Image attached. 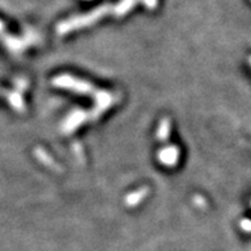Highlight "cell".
I'll return each mask as SVG.
<instances>
[{
    "label": "cell",
    "mask_w": 251,
    "mask_h": 251,
    "mask_svg": "<svg viewBox=\"0 0 251 251\" xmlns=\"http://www.w3.org/2000/svg\"><path fill=\"white\" fill-rule=\"evenodd\" d=\"M179 151L176 146H165L159 152V160L165 165H175L178 160Z\"/></svg>",
    "instance_id": "cell-3"
},
{
    "label": "cell",
    "mask_w": 251,
    "mask_h": 251,
    "mask_svg": "<svg viewBox=\"0 0 251 251\" xmlns=\"http://www.w3.org/2000/svg\"><path fill=\"white\" fill-rule=\"evenodd\" d=\"M169 131H171V126H169V121L167 118L162 119L159 123L158 132L156 136L160 141H167L169 139Z\"/></svg>",
    "instance_id": "cell-5"
},
{
    "label": "cell",
    "mask_w": 251,
    "mask_h": 251,
    "mask_svg": "<svg viewBox=\"0 0 251 251\" xmlns=\"http://www.w3.org/2000/svg\"><path fill=\"white\" fill-rule=\"evenodd\" d=\"M108 13L114 14V7H110V5H100L96 9L91 10L90 13L85 14V16H78L73 17L70 20L63 21L60 22L56 31L60 35H66V33L71 32L73 30H78V28H82V27H87L94 25L95 22H98L99 20H101L102 17L108 16Z\"/></svg>",
    "instance_id": "cell-2"
},
{
    "label": "cell",
    "mask_w": 251,
    "mask_h": 251,
    "mask_svg": "<svg viewBox=\"0 0 251 251\" xmlns=\"http://www.w3.org/2000/svg\"><path fill=\"white\" fill-rule=\"evenodd\" d=\"M146 195H148V190L144 187V188H141V190H139V191L132 192L131 195L127 196V199H126V202H127L128 205H131V206H133V205L139 204V202L141 201L142 199L145 198Z\"/></svg>",
    "instance_id": "cell-6"
},
{
    "label": "cell",
    "mask_w": 251,
    "mask_h": 251,
    "mask_svg": "<svg viewBox=\"0 0 251 251\" xmlns=\"http://www.w3.org/2000/svg\"><path fill=\"white\" fill-rule=\"evenodd\" d=\"M54 85L58 87H63V89L72 90V91L81 94V95H90L91 98H94L96 101L95 110L99 112L100 114L105 112L112 104L117 101L116 96L112 95V94L96 89L91 83L86 82L83 79L75 78L70 75H62V76L56 77L54 79Z\"/></svg>",
    "instance_id": "cell-1"
},
{
    "label": "cell",
    "mask_w": 251,
    "mask_h": 251,
    "mask_svg": "<svg viewBox=\"0 0 251 251\" xmlns=\"http://www.w3.org/2000/svg\"><path fill=\"white\" fill-rule=\"evenodd\" d=\"M140 0H121L117 5H114V16L122 17L127 14L129 10L139 3ZM142 1V0H141Z\"/></svg>",
    "instance_id": "cell-4"
},
{
    "label": "cell",
    "mask_w": 251,
    "mask_h": 251,
    "mask_svg": "<svg viewBox=\"0 0 251 251\" xmlns=\"http://www.w3.org/2000/svg\"><path fill=\"white\" fill-rule=\"evenodd\" d=\"M142 4L149 9H154L156 7V4H158V0H142Z\"/></svg>",
    "instance_id": "cell-7"
}]
</instances>
